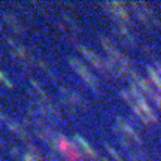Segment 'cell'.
Returning a JSON list of instances; mask_svg holds the SVG:
<instances>
[{
    "instance_id": "1",
    "label": "cell",
    "mask_w": 161,
    "mask_h": 161,
    "mask_svg": "<svg viewBox=\"0 0 161 161\" xmlns=\"http://www.w3.org/2000/svg\"><path fill=\"white\" fill-rule=\"evenodd\" d=\"M58 148L63 151L67 157H69L70 160H80V154L79 151L75 148V145L73 143H70V142H67L64 137H60L58 139Z\"/></svg>"
},
{
    "instance_id": "2",
    "label": "cell",
    "mask_w": 161,
    "mask_h": 161,
    "mask_svg": "<svg viewBox=\"0 0 161 161\" xmlns=\"http://www.w3.org/2000/svg\"><path fill=\"white\" fill-rule=\"evenodd\" d=\"M70 63H72V66H73L75 69L79 72V75L82 76V78H84V79L87 80V82H90L92 87H95V84H97V79L92 76V75L90 73V72H88V70H87V67H85V66L80 63L79 60H76V58L70 57Z\"/></svg>"
},
{
    "instance_id": "3",
    "label": "cell",
    "mask_w": 161,
    "mask_h": 161,
    "mask_svg": "<svg viewBox=\"0 0 161 161\" xmlns=\"http://www.w3.org/2000/svg\"><path fill=\"white\" fill-rule=\"evenodd\" d=\"M79 48H80V51H82V54H84V55H85L87 58H90V60H91V61L94 63V64H95V66H97V67H100V69H102V67H104L103 61H102V60L99 58V55H95V54H94L92 51L87 49L85 46H79Z\"/></svg>"
},
{
    "instance_id": "4",
    "label": "cell",
    "mask_w": 161,
    "mask_h": 161,
    "mask_svg": "<svg viewBox=\"0 0 161 161\" xmlns=\"http://www.w3.org/2000/svg\"><path fill=\"white\" fill-rule=\"evenodd\" d=\"M106 6L110 8L112 13L115 12V15H118V17H121V18H127V13L124 12V8H122L121 3H115V2H112V3H107Z\"/></svg>"
},
{
    "instance_id": "5",
    "label": "cell",
    "mask_w": 161,
    "mask_h": 161,
    "mask_svg": "<svg viewBox=\"0 0 161 161\" xmlns=\"http://www.w3.org/2000/svg\"><path fill=\"white\" fill-rule=\"evenodd\" d=\"M75 140H76V142H79V145L84 148V149H85V152H87V154H90L91 157H94V158H95V155H97V154H95V151L92 149L91 146L87 143V140H84V139L80 137V136H78V134L75 136Z\"/></svg>"
},
{
    "instance_id": "6",
    "label": "cell",
    "mask_w": 161,
    "mask_h": 161,
    "mask_svg": "<svg viewBox=\"0 0 161 161\" xmlns=\"http://www.w3.org/2000/svg\"><path fill=\"white\" fill-rule=\"evenodd\" d=\"M24 160L25 161H40L36 155H33V154H25V155H24Z\"/></svg>"
},
{
    "instance_id": "7",
    "label": "cell",
    "mask_w": 161,
    "mask_h": 161,
    "mask_svg": "<svg viewBox=\"0 0 161 161\" xmlns=\"http://www.w3.org/2000/svg\"><path fill=\"white\" fill-rule=\"evenodd\" d=\"M0 80H2V82H6V84L9 85V79H8V78H6V76L2 73V72H0Z\"/></svg>"
}]
</instances>
